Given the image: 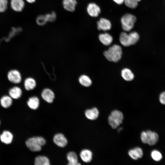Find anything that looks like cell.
I'll return each mask as SVG.
<instances>
[{
  "label": "cell",
  "mask_w": 165,
  "mask_h": 165,
  "mask_svg": "<svg viewBox=\"0 0 165 165\" xmlns=\"http://www.w3.org/2000/svg\"><path fill=\"white\" fill-rule=\"evenodd\" d=\"M36 81L32 77H28L24 81V87L25 90L27 91H30L34 89L36 87Z\"/></svg>",
  "instance_id": "e0dca14e"
},
{
  "label": "cell",
  "mask_w": 165,
  "mask_h": 165,
  "mask_svg": "<svg viewBox=\"0 0 165 165\" xmlns=\"http://www.w3.org/2000/svg\"><path fill=\"white\" fill-rule=\"evenodd\" d=\"M159 101L161 104L165 105V91L161 93L160 94Z\"/></svg>",
  "instance_id": "836d02e7"
},
{
  "label": "cell",
  "mask_w": 165,
  "mask_h": 165,
  "mask_svg": "<svg viewBox=\"0 0 165 165\" xmlns=\"http://www.w3.org/2000/svg\"><path fill=\"white\" fill-rule=\"evenodd\" d=\"M118 5H121L124 2V0H113Z\"/></svg>",
  "instance_id": "e575fe53"
},
{
  "label": "cell",
  "mask_w": 165,
  "mask_h": 165,
  "mask_svg": "<svg viewBox=\"0 0 165 165\" xmlns=\"http://www.w3.org/2000/svg\"><path fill=\"white\" fill-rule=\"evenodd\" d=\"M104 55L109 61L117 62L121 59L122 55L121 47L118 45H114L104 52Z\"/></svg>",
  "instance_id": "7a4b0ae2"
},
{
  "label": "cell",
  "mask_w": 165,
  "mask_h": 165,
  "mask_svg": "<svg viewBox=\"0 0 165 165\" xmlns=\"http://www.w3.org/2000/svg\"><path fill=\"white\" fill-rule=\"evenodd\" d=\"M10 6L14 11L21 12L24 8L25 3L23 0H11Z\"/></svg>",
  "instance_id": "7c38bea8"
},
{
  "label": "cell",
  "mask_w": 165,
  "mask_h": 165,
  "mask_svg": "<svg viewBox=\"0 0 165 165\" xmlns=\"http://www.w3.org/2000/svg\"><path fill=\"white\" fill-rule=\"evenodd\" d=\"M136 151L139 158H142L143 156V152L142 149L139 147L134 148Z\"/></svg>",
  "instance_id": "d6a6232c"
},
{
  "label": "cell",
  "mask_w": 165,
  "mask_h": 165,
  "mask_svg": "<svg viewBox=\"0 0 165 165\" xmlns=\"http://www.w3.org/2000/svg\"><path fill=\"white\" fill-rule=\"evenodd\" d=\"M28 3H32L34 2L36 0H26Z\"/></svg>",
  "instance_id": "d590c367"
},
{
  "label": "cell",
  "mask_w": 165,
  "mask_h": 165,
  "mask_svg": "<svg viewBox=\"0 0 165 165\" xmlns=\"http://www.w3.org/2000/svg\"><path fill=\"white\" fill-rule=\"evenodd\" d=\"M47 21L53 22L56 18V14L54 12H53L50 13H48L45 15Z\"/></svg>",
  "instance_id": "f546056e"
},
{
  "label": "cell",
  "mask_w": 165,
  "mask_h": 165,
  "mask_svg": "<svg viewBox=\"0 0 165 165\" xmlns=\"http://www.w3.org/2000/svg\"><path fill=\"white\" fill-rule=\"evenodd\" d=\"M80 156L83 162L88 163L90 162L92 159L93 153L89 149H83L81 151Z\"/></svg>",
  "instance_id": "ac0fdd59"
},
{
  "label": "cell",
  "mask_w": 165,
  "mask_h": 165,
  "mask_svg": "<svg viewBox=\"0 0 165 165\" xmlns=\"http://www.w3.org/2000/svg\"><path fill=\"white\" fill-rule=\"evenodd\" d=\"M13 103V99L9 96H2L0 99V104L3 108H7L10 107Z\"/></svg>",
  "instance_id": "44dd1931"
},
{
  "label": "cell",
  "mask_w": 165,
  "mask_h": 165,
  "mask_svg": "<svg viewBox=\"0 0 165 165\" xmlns=\"http://www.w3.org/2000/svg\"><path fill=\"white\" fill-rule=\"evenodd\" d=\"M53 141L55 145L61 148L64 147L68 143L67 138L63 134L61 133L55 134L53 137Z\"/></svg>",
  "instance_id": "8992f818"
},
{
  "label": "cell",
  "mask_w": 165,
  "mask_h": 165,
  "mask_svg": "<svg viewBox=\"0 0 165 165\" xmlns=\"http://www.w3.org/2000/svg\"><path fill=\"white\" fill-rule=\"evenodd\" d=\"M87 11L88 14L92 17H97L101 13L100 7L94 3H90L87 7Z\"/></svg>",
  "instance_id": "ba28073f"
},
{
  "label": "cell",
  "mask_w": 165,
  "mask_h": 165,
  "mask_svg": "<svg viewBox=\"0 0 165 165\" xmlns=\"http://www.w3.org/2000/svg\"><path fill=\"white\" fill-rule=\"evenodd\" d=\"M147 135V144L150 145H155L159 140V136L157 133L150 130L146 131Z\"/></svg>",
  "instance_id": "30bf717a"
},
{
  "label": "cell",
  "mask_w": 165,
  "mask_h": 165,
  "mask_svg": "<svg viewBox=\"0 0 165 165\" xmlns=\"http://www.w3.org/2000/svg\"><path fill=\"white\" fill-rule=\"evenodd\" d=\"M119 41L121 44L124 46L127 47L130 46L128 34L126 32H122L120 33Z\"/></svg>",
  "instance_id": "d4e9b609"
},
{
  "label": "cell",
  "mask_w": 165,
  "mask_h": 165,
  "mask_svg": "<svg viewBox=\"0 0 165 165\" xmlns=\"http://www.w3.org/2000/svg\"><path fill=\"white\" fill-rule=\"evenodd\" d=\"M121 75L123 79L127 81H132L134 77L133 73L128 68L123 69L121 71Z\"/></svg>",
  "instance_id": "603a6c76"
},
{
  "label": "cell",
  "mask_w": 165,
  "mask_h": 165,
  "mask_svg": "<svg viewBox=\"0 0 165 165\" xmlns=\"http://www.w3.org/2000/svg\"><path fill=\"white\" fill-rule=\"evenodd\" d=\"M22 91L21 89L17 86L11 88L9 91V95L13 99H17L22 96Z\"/></svg>",
  "instance_id": "9a60e30c"
},
{
  "label": "cell",
  "mask_w": 165,
  "mask_h": 165,
  "mask_svg": "<svg viewBox=\"0 0 165 165\" xmlns=\"http://www.w3.org/2000/svg\"><path fill=\"white\" fill-rule=\"evenodd\" d=\"M0 124H1V122H0Z\"/></svg>",
  "instance_id": "8d00e7d4"
},
{
  "label": "cell",
  "mask_w": 165,
  "mask_h": 165,
  "mask_svg": "<svg viewBox=\"0 0 165 165\" xmlns=\"http://www.w3.org/2000/svg\"><path fill=\"white\" fill-rule=\"evenodd\" d=\"M123 119V115L122 113L119 111L114 110L108 116V121L112 128L115 129L122 123Z\"/></svg>",
  "instance_id": "3957f363"
},
{
  "label": "cell",
  "mask_w": 165,
  "mask_h": 165,
  "mask_svg": "<svg viewBox=\"0 0 165 165\" xmlns=\"http://www.w3.org/2000/svg\"><path fill=\"white\" fill-rule=\"evenodd\" d=\"M77 4L76 0H63L64 8L66 10L72 12L75 10Z\"/></svg>",
  "instance_id": "2e32d148"
},
{
  "label": "cell",
  "mask_w": 165,
  "mask_h": 165,
  "mask_svg": "<svg viewBox=\"0 0 165 165\" xmlns=\"http://www.w3.org/2000/svg\"><path fill=\"white\" fill-rule=\"evenodd\" d=\"M35 165H50L49 159L43 156H36L34 160Z\"/></svg>",
  "instance_id": "cb8c5ba5"
},
{
  "label": "cell",
  "mask_w": 165,
  "mask_h": 165,
  "mask_svg": "<svg viewBox=\"0 0 165 165\" xmlns=\"http://www.w3.org/2000/svg\"><path fill=\"white\" fill-rule=\"evenodd\" d=\"M128 154L134 160H137L139 159L137 152L134 148L130 150L128 152Z\"/></svg>",
  "instance_id": "1f68e13d"
},
{
  "label": "cell",
  "mask_w": 165,
  "mask_h": 165,
  "mask_svg": "<svg viewBox=\"0 0 165 165\" xmlns=\"http://www.w3.org/2000/svg\"><path fill=\"white\" fill-rule=\"evenodd\" d=\"M46 143L45 139L42 137L34 136L28 138L25 141L27 148L33 152H39L41 150L42 147Z\"/></svg>",
  "instance_id": "6da1fadb"
},
{
  "label": "cell",
  "mask_w": 165,
  "mask_h": 165,
  "mask_svg": "<svg viewBox=\"0 0 165 165\" xmlns=\"http://www.w3.org/2000/svg\"><path fill=\"white\" fill-rule=\"evenodd\" d=\"M130 46L136 44L139 39V35L136 31H132L128 34Z\"/></svg>",
  "instance_id": "484cf974"
},
{
  "label": "cell",
  "mask_w": 165,
  "mask_h": 165,
  "mask_svg": "<svg viewBox=\"0 0 165 165\" xmlns=\"http://www.w3.org/2000/svg\"><path fill=\"white\" fill-rule=\"evenodd\" d=\"M141 0H124V3L128 7L131 9H135L137 7L138 2Z\"/></svg>",
  "instance_id": "4316f807"
},
{
  "label": "cell",
  "mask_w": 165,
  "mask_h": 165,
  "mask_svg": "<svg viewBox=\"0 0 165 165\" xmlns=\"http://www.w3.org/2000/svg\"><path fill=\"white\" fill-rule=\"evenodd\" d=\"M152 158L155 161H159L161 160L162 156L160 152L157 150H153L151 153Z\"/></svg>",
  "instance_id": "83f0119b"
},
{
  "label": "cell",
  "mask_w": 165,
  "mask_h": 165,
  "mask_svg": "<svg viewBox=\"0 0 165 165\" xmlns=\"http://www.w3.org/2000/svg\"><path fill=\"white\" fill-rule=\"evenodd\" d=\"M8 0H0V12H4L7 9Z\"/></svg>",
  "instance_id": "4dcf8cb0"
},
{
  "label": "cell",
  "mask_w": 165,
  "mask_h": 165,
  "mask_svg": "<svg viewBox=\"0 0 165 165\" xmlns=\"http://www.w3.org/2000/svg\"><path fill=\"white\" fill-rule=\"evenodd\" d=\"M41 96L43 100L49 103H53L55 98L54 92L49 88H45L43 90Z\"/></svg>",
  "instance_id": "52a82bcc"
},
{
  "label": "cell",
  "mask_w": 165,
  "mask_h": 165,
  "mask_svg": "<svg viewBox=\"0 0 165 165\" xmlns=\"http://www.w3.org/2000/svg\"><path fill=\"white\" fill-rule=\"evenodd\" d=\"M7 76L8 80L14 84L19 83L22 80V76L20 73L16 69L9 71L7 74Z\"/></svg>",
  "instance_id": "5b68a950"
},
{
  "label": "cell",
  "mask_w": 165,
  "mask_h": 165,
  "mask_svg": "<svg viewBox=\"0 0 165 165\" xmlns=\"http://www.w3.org/2000/svg\"><path fill=\"white\" fill-rule=\"evenodd\" d=\"M13 138V135L12 133L7 130L3 131L0 135L1 141L7 145L9 144L12 143Z\"/></svg>",
  "instance_id": "8fae6325"
},
{
  "label": "cell",
  "mask_w": 165,
  "mask_h": 165,
  "mask_svg": "<svg viewBox=\"0 0 165 165\" xmlns=\"http://www.w3.org/2000/svg\"><path fill=\"white\" fill-rule=\"evenodd\" d=\"M98 38L100 41L104 45L108 46L113 41L112 36L108 33H101L99 35Z\"/></svg>",
  "instance_id": "4fadbf2b"
},
{
  "label": "cell",
  "mask_w": 165,
  "mask_h": 165,
  "mask_svg": "<svg viewBox=\"0 0 165 165\" xmlns=\"http://www.w3.org/2000/svg\"><path fill=\"white\" fill-rule=\"evenodd\" d=\"M67 158L68 162L67 165H81L78 162L77 155L74 152H68L67 155Z\"/></svg>",
  "instance_id": "ffe728a7"
},
{
  "label": "cell",
  "mask_w": 165,
  "mask_h": 165,
  "mask_svg": "<svg viewBox=\"0 0 165 165\" xmlns=\"http://www.w3.org/2000/svg\"><path fill=\"white\" fill-rule=\"evenodd\" d=\"M137 18L134 15L129 13L124 15L121 17V22L123 29L129 31L133 28Z\"/></svg>",
  "instance_id": "277c9868"
},
{
  "label": "cell",
  "mask_w": 165,
  "mask_h": 165,
  "mask_svg": "<svg viewBox=\"0 0 165 165\" xmlns=\"http://www.w3.org/2000/svg\"><path fill=\"white\" fill-rule=\"evenodd\" d=\"M86 117L88 119L94 120L97 119L99 115V112L96 107L86 110L85 112Z\"/></svg>",
  "instance_id": "5bb4252c"
},
{
  "label": "cell",
  "mask_w": 165,
  "mask_h": 165,
  "mask_svg": "<svg viewBox=\"0 0 165 165\" xmlns=\"http://www.w3.org/2000/svg\"><path fill=\"white\" fill-rule=\"evenodd\" d=\"M47 22L45 15H40L38 16L36 18V23L39 26L44 25Z\"/></svg>",
  "instance_id": "f1b7e54d"
},
{
  "label": "cell",
  "mask_w": 165,
  "mask_h": 165,
  "mask_svg": "<svg viewBox=\"0 0 165 165\" xmlns=\"http://www.w3.org/2000/svg\"><path fill=\"white\" fill-rule=\"evenodd\" d=\"M78 81L82 86L88 87L92 84V81L90 78L86 75H82L80 76L78 79Z\"/></svg>",
  "instance_id": "7402d4cb"
},
{
  "label": "cell",
  "mask_w": 165,
  "mask_h": 165,
  "mask_svg": "<svg viewBox=\"0 0 165 165\" xmlns=\"http://www.w3.org/2000/svg\"><path fill=\"white\" fill-rule=\"evenodd\" d=\"M97 28L99 30L106 31L109 30L112 28L110 21L104 18H101L97 22Z\"/></svg>",
  "instance_id": "9c48e42d"
},
{
  "label": "cell",
  "mask_w": 165,
  "mask_h": 165,
  "mask_svg": "<svg viewBox=\"0 0 165 165\" xmlns=\"http://www.w3.org/2000/svg\"><path fill=\"white\" fill-rule=\"evenodd\" d=\"M28 107L31 109L35 110L39 107L40 101L38 97L35 96L29 97L27 101Z\"/></svg>",
  "instance_id": "d6986e66"
}]
</instances>
